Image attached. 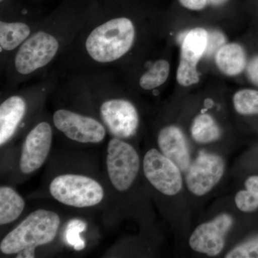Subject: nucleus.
I'll list each match as a JSON object with an SVG mask.
<instances>
[{
	"instance_id": "obj_5",
	"label": "nucleus",
	"mask_w": 258,
	"mask_h": 258,
	"mask_svg": "<svg viewBox=\"0 0 258 258\" xmlns=\"http://www.w3.org/2000/svg\"><path fill=\"white\" fill-rule=\"evenodd\" d=\"M0 7V69L40 25L44 16L20 3Z\"/></svg>"
},
{
	"instance_id": "obj_20",
	"label": "nucleus",
	"mask_w": 258,
	"mask_h": 258,
	"mask_svg": "<svg viewBox=\"0 0 258 258\" xmlns=\"http://www.w3.org/2000/svg\"><path fill=\"white\" fill-rule=\"evenodd\" d=\"M233 104L241 115L258 114V91L243 89L237 91L233 97Z\"/></svg>"
},
{
	"instance_id": "obj_6",
	"label": "nucleus",
	"mask_w": 258,
	"mask_h": 258,
	"mask_svg": "<svg viewBox=\"0 0 258 258\" xmlns=\"http://www.w3.org/2000/svg\"><path fill=\"white\" fill-rule=\"evenodd\" d=\"M49 193L66 206L77 209L94 208L103 201L106 191L92 176L64 173L55 176L49 184Z\"/></svg>"
},
{
	"instance_id": "obj_9",
	"label": "nucleus",
	"mask_w": 258,
	"mask_h": 258,
	"mask_svg": "<svg viewBox=\"0 0 258 258\" xmlns=\"http://www.w3.org/2000/svg\"><path fill=\"white\" fill-rule=\"evenodd\" d=\"M54 126L51 118L41 113L28 127L19 160V170L30 175L43 166L50 154Z\"/></svg>"
},
{
	"instance_id": "obj_23",
	"label": "nucleus",
	"mask_w": 258,
	"mask_h": 258,
	"mask_svg": "<svg viewBox=\"0 0 258 258\" xmlns=\"http://www.w3.org/2000/svg\"><path fill=\"white\" fill-rule=\"evenodd\" d=\"M184 8L194 11L203 10L208 5V0H179Z\"/></svg>"
},
{
	"instance_id": "obj_15",
	"label": "nucleus",
	"mask_w": 258,
	"mask_h": 258,
	"mask_svg": "<svg viewBox=\"0 0 258 258\" xmlns=\"http://www.w3.org/2000/svg\"><path fill=\"white\" fill-rule=\"evenodd\" d=\"M134 76V83L144 91H153L161 87L169 79L170 64L165 59L158 58L145 64L144 69L139 70Z\"/></svg>"
},
{
	"instance_id": "obj_18",
	"label": "nucleus",
	"mask_w": 258,
	"mask_h": 258,
	"mask_svg": "<svg viewBox=\"0 0 258 258\" xmlns=\"http://www.w3.org/2000/svg\"><path fill=\"white\" fill-rule=\"evenodd\" d=\"M191 137L195 142L208 144L218 140L222 133L216 121L208 113L198 115L191 126Z\"/></svg>"
},
{
	"instance_id": "obj_21",
	"label": "nucleus",
	"mask_w": 258,
	"mask_h": 258,
	"mask_svg": "<svg viewBox=\"0 0 258 258\" xmlns=\"http://www.w3.org/2000/svg\"><path fill=\"white\" fill-rule=\"evenodd\" d=\"M226 258H258V234L231 249Z\"/></svg>"
},
{
	"instance_id": "obj_25",
	"label": "nucleus",
	"mask_w": 258,
	"mask_h": 258,
	"mask_svg": "<svg viewBox=\"0 0 258 258\" xmlns=\"http://www.w3.org/2000/svg\"><path fill=\"white\" fill-rule=\"evenodd\" d=\"M16 1H19V0H8L7 3H5V4L0 5V7L5 6V5L11 4V3H14V2ZM29 1H37V0H29Z\"/></svg>"
},
{
	"instance_id": "obj_4",
	"label": "nucleus",
	"mask_w": 258,
	"mask_h": 258,
	"mask_svg": "<svg viewBox=\"0 0 258 258\" xmlns=\"http://www.w3.org/2000/svg\"><path fill=\"white\" fill-rule=\"evenodd\" d=\"M61 223L58 214L39 209L29 214L0 242V251L5 255L16 257H35V249L50 244L57 237Z\"/></svg>"
},
{
	"instance_id": "obj_12",
	"label": "nucleus",
	"mask_w": 258,
	"mask_h": 258,
	"mask_svg": "<svg viewBox=\"0 0 258 258\" xmlns=\"http://www.w3.org/2000/svg\"><path fill=\"white\" fill-rule=\"evenodd\" d=\"M233 221L228 214H221L212 221L199 225L190 236V247L208 256L218 255L225 247L226 235Z\"/></svg>"
},
{
	"instance_id": "obj_10",
	"label": "nucleus",
	"mask_w": 258,
	"mask_h": 258,
	"mask_svg": "<svg viewBox=\"0 0 258 258\" xmlns=\"http://www.w3.org/2000/svg\"><path fill=\"white\" fill-rule=\"evenodd\" d=\"M144 176L149 184L166 196H174L182 189L181 170L159 150L151 149L143 159Z\"/></svg>"
},
{
	"instance_id": "obj_17",
	"label": "nucleus",
	"mask_w": 258,
	"mask_h": 258,
	"mask_svg": "<svg viewBox=\"0 0 258 258\" xmlns=\"http://www.w3.org/2000/svg\"><path fill=\"white\" fill-rule=\"evenodd\" d=\"M23 197L9 186L0 187V225L5 226L18 220L25 208Z\"/></svg>"
},
{
	"instance_id": "obj_19",
	"label": "nucleus",
	"mask_w": 258,
	"mask_h": 258,
	"mask_svg": "<svg viewBox=\"0 0 258 258\" xmlns=\"http://www.w3.org/2000/svg\"><path fill=\"white\" fill-rule=\"evenodd\" d=\"M245 189L236 194V206L243 212H252L258 209V175L249 176L244 182Z\"/></svg>"
},
{
	"instance_id": "obj_11",
	"label": "nucleus",
	"mask_w": 258,
	"mask_h": 258,
	"mask_svg": "<svg viewBox=\"0 0 258 258\" xmlns=\"http://www.w3.org/2000/svg\"><path fill=\"white\" fill-rule=\"evenodd\" d=\"M225 168L221 157L201 152L186 171L185 181L188 189L198 197L210 192L222 179Z\"/></svg>"
},
{
	"instance_id": "obj_2",
	"label": "nucleus",
	"mask_w": 258,
	"mask_h": 258,
	"mask_svg": "<svg viewBox=\"0 0 258 258\" xmlns=\"http://www.w3.org/2000/svg\"><path fill=\"white\" fill-rule=\"evenodd\" d=\"M118 76L112 69L69 75L56 91L73 106L95 115L111 137L127 140L138 132L140 114Z\"/></svg>"
},
{
	"instance_id": "obj_16",
	"label": "nucleus",
	"mask_w": 258,
	"mask_h": 258,
	"mask_svg": "<svg viewBox=\"0 0 258 258\" xmlns=\"http://www.w3.org/2000/svg\"><path fill=\"white\" fill-rule=\"evenodd\" d=\"M215 62L222 74L232 77L243 72L247 66V56L239 44L227 43L217 50Z\"/></svg>"
},
{
	"instance_id": "obj_3",
	"label": "nucleus",
	"mask_w": 258,
	"mask_h": 258,
	"mask_svg": "<svg viewBox=\"0 0 258 258\" xmlns=\"http://www.w3.org/2000/svg\"><path fill=\"white\" fill-rule=\"evenodd\" d=\"M60 76L55 71L38 82L21 89L5 90L0 103V146L4 147L24 128L28 127L42 113L47 97L55 92Z\"/></svg>"
},
{
	"instance_id": "obj_13",
	"label": "nucleus",
	"mask_w": 258,
	"mask_h": 258,
	"mask_svg": "<svg viewBox=\"0 0 258 258\" xmlns=\"http://www.w3.org/2000/svg\"><path fill=\"white\" fill-rule=\"evenodd\" d=\"M157 144L159 151L174 163L181 171L191 164L189 146L182 131L174 125H166L159 131Z\"/></svg>"
},
{
	"instance_id": "obj_22",
	"label": "nucleus",
	"mask_w": 258,
	"mask_h": 258,
	"mask_svg": "<svg viewBox=\"0 0 258 258\" xmlns=\"http://www.w3.org/2000/svg\"><path fill=\"white\" fill-rule=\"evenodd\" d=\"M247 74L249 81L258 86V56L254 57L247 64Z\"/></svg>"
},
{
	"instance_id": "obj_7",
	"label": "nucleus",
	"mask_w": 258,
	"mask_h": 258,
	"mask_svg": "<svg viewBox=\"0 0 258 258\" xmlns=\"http://www.w3.org/2000/svg\"><path fill=\"white\" fill-rule=\"evenodd\" d=\"M54 128L73 142L83 144L101 143L108 134L103 123L81 108L60 107L51 116Z\"/></svg>"
},
{
	"instance_id": "obj_8",
	"label": "nucleus",
	"mask_w": 258,
	"mask_h": 258,
	"mask_svg": "<svg viewBox=\"0 0 258 258\" xmlns=\"http://www.w3.org/2000/svg\"><path fill=\"white\" fill-rule=\"evenodd\" d=\"M106 165L112 188L118 192L124 193L132 188L138 176L140 157L128 142L111 137L107 146Z\"/></svg>"
},
{
	"instance_id": "obj_1",
	"label": "nucleus",
	"mask_w": 258,
	"mask_h": 258,
	"mask_svg": "<svg viewBox=\"0 0 258 258\" xmlns=\"http://www.w3.org/2000/svg\"><path fill=\"white\" fill-rule=\"evenodd\" d=\"M90 0H62L45 15L31 36L1 71L5 90L50 74L87 20Z\"/></svg>"
},
{
	"instance_id": "obj_14",
	"label": "nucleus",
	"mask_w": 258,
	"mask_h": 258,
	"mask_svg": "<svg viewBox=\"0 0 258 258\" xmlns=\"http://www.w3.org/2000/svg\"><path fill=\"white\" fill-rule=\"evenodd\" d=\"M208 33L205 29L194 28L188 32L181 44L178 67L198 69V63L208 45Z\"/></svg>"
},
{
	"instance_id": "obj_24",
	"label": "nucleus",
	"mask_w": 258,
	"mask_h": 258,
	"mask_svg": "<svg viewBox=\"0 0 258 258\" xmlns=\"http://www.w3.org/2000/svg\"><path fill=\"white\" fill-rule=\"evenodd\" d=\"M229 0H208V4L213 7H220L225 5Z\"/></svg>"
}]
</instances>
